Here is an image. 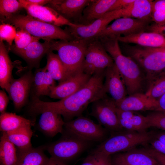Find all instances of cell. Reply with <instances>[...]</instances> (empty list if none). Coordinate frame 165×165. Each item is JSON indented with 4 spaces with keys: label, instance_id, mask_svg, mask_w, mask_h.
Returning <instances> with one entry per match:
<instances>
[{
    "label": "cell",
    "instance_id": "6da1fadb",
    "mask_svg": "<svg viewBox=\"0 0 165 165\" xmlns=\"http://www.w3.org/2000/svg\"><path fill=\"white\" fill-rule=\"evenodd\" d=\"M105 71L92 75L82 88L65 98L55 102L44 101L39 98L32 100L29 112L36 117L43 111H52L61 115L65 122L82 116L89 104L105 96L102 92Z\"/></svg>",
    "mask_w": 165,
    "mask_h": 165
},
{
    "label": "cell",
    "instance_id": "7a4b0ae2",
    "mask_svg": "<svg viewBox=\"0 0 165 165\" xmlns=\"http://www.w3.org/2000/svg\"><path fill=\"white\" fill-rule=\"evenodd\" d=\"M112 58L122 75L129 95L141 92L144 78L139 65L122 53L115 37H105L97 39Z\"/></svg>",
    "mask_w": 165,
    "mask_h": 165
},
{
    "label": "cell",
    "instance_id": "3957f363",
    "mask_svg": "<svg viewBox=\"0 0 165 165\" xmlns=\"http://www.w3.org/2000/svg\"><path fill=\"white\" fill-rule=\"evenodd\" d=\"M2 23L8 24L25 30L32 36L46 40H71L69 32L58 27L35 19L29 15L16 14L8 18L1 20Z\"/></svg>",
    "mask_w": 165,
    "mask_h": 165
},
{
    "label": "cell",
    "instance_id": "277c9868",
    "mask_svg": "<svg viewBox=\"0 0 165 165\" xmlns=\"http://www.w3.org/2000/svg\"><path fill=\"white\" fill-rule=\"evenodd\" d=\"M88 42L74 39L53 41L52 50L57 52L68 78L83 72V63Z\"/></svg>",
    "mask_w": 165,
    "mask_h": 165
},
{
    "label": "cell",
    "instance_id": "5b68a950",
    "mask_svg": "<svg viewBox=\"0 0 165 165\" xmlns=\"http://www.w3.org/2000/svg\"><path fill=\"white\" fill-rule=\"evenodd\" d=\"M124 45L123 50L126 55L132 58L144 69L148 82L165 71V53L159 48L138 45Z\"/></svg>",
    "mask_w": 165,
    "mask_h": 165
},
{
    "label": "cell",
    "instance_id": "8992f818",
    "mask_svg": "<svg viewBox=\"0 0 165 165\" xmlns=\"http://www.w3.org/2000/svg\"><path fill=\"white\" fill-rule=\"evenodd\" d=\"M151 132L122 130L112 133L111 136L93 151L108 156L131 149L136 146L151 141L154 138Z\"/></svg>",
    "mask_w": 165,
    "mask_h": 165
},
{
    "label": "cell",
    "instance_id": "52a82bcc",
    "mask_svg": "<svg viewBox=\"0 0 165 165\" xmlns=\"http://www.w3.org/2000/svg\"><path fill=\"white\" fill-rule=\"evenodd\" d=\"M61 134L58 140L44 148L50 157L65 163L85 151L91 143L64 127Z\"/></svg>",
    "mask_w": 165,
    "mask_h": 165
},
{
    "label": "cell",
    "instance_id": "ba28073f",
    "mask_svg": "<svg viewBox=\"0 0 165 165\" xmlns=\"http://www.w3.org/2000/svg\"><path fill=\"white\" fill-rule=\"evenodd\" d=\"M114 63V61L97 39L89 42L86 47L83 61V72L91 76L104 71Z\"/></svg>",
    "mask_w": 165,
    "mask_h": 165
},
{
    "label": "cell",
    "instance_id": "9c48e42d",
    "mask_svg": "<svg viewBox=\"0 0 165 165\" xmlns=\"http://www.w3.org/2000/svg\"><path fill=\"white\" fill-rule=\"evenodd\" d=\"M123 17V9L108 12L90 24L73 23L66 30L73 39L89 42L95 39L98 35L112 21Z\"/></svg>",
    "mask_w": 165,
    "mask_h": 165
},
{
    "label": "cell",
    "instance_id": "30bf717a",
    "mask_svg": "<svg viewBox=\"0 0 165 165\" xmlns=\"http://www.w3.org/2000/svg\"><path fill=\"white\" fill-rule=\"evenodd\" d=\"M89 115L94 117L101 125L111 133L122 130L119 124L115 102L107 95L92 103Z\"/></svg>",
    "mask_w": 165,
    "mask_h": 165
},
{
    "label": "cell",
    "instance_id": "8fae6325",
    "mask_svg": "<svg viewBox=\"0 0 165 165\" xmlns=\"http://www.w3.org/2000/svg\"><path fill=\"white\" fill-rule=\"evenodd\" d=\"M64 127L86 141L92 142L104 141L108 131L99 124L81 116L76 119L65 122Z\"/></svg>",
    "mask_w": 165,
    "mask_h": 165
},
{
    "label": "cell",
    "instance_id": "7c38bea8",
    "mask_svg": "<svg viewBox=\"0 0 165 165\" xmlns=\"http://www.w3.org/2000/svg\"><path fill=\"white\" fill-rule=\"evenodd\" d=\"M151 21L128 17L119 18L107 26L96 39L105 37L127 36L146 31Z\"/></svg>",
    "mask_w": 165,
    "mask_h": 165
},
{
    "label": "cell",
    "instance_id": "4fadbf2b",
    "mask_svg": "<svg viewBox=\"0 0 165 165\" xmlns=\"http://www.w3.org/2000/svg\"><path fill=\"white\" fill-rule=\"evenodd\" d=\"M34 78L31 70H29L18 79L11 81L7 92L16 111H20L28 103Z\"/></svg>",
    "mask_w": 165,
    "mask_h": 165
},
{
    "label": "cell",
    "instance_id": "5bb4252c",
    "mask_svg": "<svg viewBox=\"0 0 165 165\" xmlns=\"http://www.w3.org/2000/svg\"><path fill=\"white\" fill-rule=\"evenodd\" d=\"M54 40H46L43 42H33L23 49H18L14 45L8 46V50L23 58L27 63L29 70L39 67L40 61L45 55L53 51L52 47Z\"/></svg>",
    "mask_w": 165,
    "mask_h": 165
},
{
    "label": "cell",
    "instance_id": "9a60e30c",
    "mask_svg": "<svg viewBox=\"0 0 165 165\" xmlns=\"http://www.w3.org/2000/svg\"><path fill=\"white\" fill-rule=\"evenodd\" d=\"M105 80L102 92L105 95L109 94L117 105L127 93L123 76L114 63L105 70Z\"/></svg>",
    "mask_w": 165,
    "mask_h": 165
},
{
    "label": "cell",
    "instance_id": "2e32d148",
    "mask_svg": "<svg viewBox=\"0 0 165 165\" xmlns=\"http://www.w3.org/2000/svg\"><path fill=\"white\" fill-rule=\"evenodd\" d=\"M92 0H50L48 6L72 23L78 24L85 8Z\"/></svg>",
    "mask_w": 165,
    "mask_h": 165
},
{
    "label": "cell",
    "instance_id": "e0dca14e",
    "mask_svg": "<svg viewBox=\"0 0 165 165\" xmlns=\"http://www.w3.org/2000/svg\"><path fill=\"white\" fill-rule=\"evenodd\" d=\"M91 76L82 72L71 77L53 88L49 96L60 100L65 98L82 88Z\"/></svg>",
    "mask_w": 165,
    "mask_h": 165
},
{
    "label": "cell",
    "instance_id": "ac0fdd59",
    "mask_svg": "<svg viewBox=\"0 0 165 165\" xmlns=\"http://www.w3.org/2000/svg\"><path fill=\"white\" fill-rule=\"evenodd\" d=\"M28 15L37 19L58 27L70 26L73 24L54 9L48 6L36 5H22Z\"/></svg>",
    "mask_w": 165,
    "mask_h": 165
},
{
    "label": "cell",
    "instance_id": "d6986e66",
    "mask_svg": "<svg viewBox=\"0 0 165 165\" xmlns=\"http://www.w3.org/2000/svg\"><path fill=\"white\" fill-rule=\"evenodd\" d=\"M116 106L118 108L124 111H159L157 100L141 92L127 96Z\"/></svg>",
    "mask_w": 165,
    "mask_h": 165
},
{
    "label": "cell",
    "instance_id": "ffe728a7",
    "mask_svg": "<svg viewBox=\"0 0 165 165\" xmlns=\"http://www.w3.org/2000/svg\"><path fill=\"white\" fill-rule=\"evenodd\" d=\"M116 38L124 43H133L141 46L154 48H165V36L153 32L144 31Z\"/></svg>",
    "mask_w": 165,
    "mask_h": 165
},
{
    "label": "cell",
    "instance_id": "44dd1931",
    "mask_svg": "<svg viewBox=\"0 0 165 165\" xmlns=\"http://www.w3.org/2000/svg\"><path fill=\"white\" fill-rule=\"evenodd\" d=\"M34 75L30 97V100L39 98L40 96H49L52 89L57 85L45 67L37 69Z\"/></svg>",
    "mask_w": 165,
    "mask_h": 165
},
{
    "label": "cell",
    "instance_id": "7402d4cb",
    "mask_svg": "<svg viewBox=\"0 0 165 165\" xmlns=\"http://www.w3.org/2000/svg\"><path fill=\"white\" fill-rule=\"evenodd\" d=\"M116 0H92L85 8L78 24L86 25L112 11Z\"/></svg>",
    "mask_w": 165,
    "mask_h": 165
},
{
    "label": "cell",
    "instance_id": "603a6c76",
    "mask_svg": "<svg viewBox=\"0 0 165 165\" xmlns=\"http://www.w3.org/2000/svg\"><path fill=\"white\" fill-rule=\"evenodd\" d=\"M112 162L123 165H160L145 149H130L116 155Z\"/></svg>",
    "mask_w": 165,
    "mask_h": 165
},
{
    "label": "cell",
    "instance_id": "cb8c5ba5",
    "mask_svg": "<svg viewBox=\"0 0 165 165\" xmlns=\"http://www.w3.org/2000/svg\"><path fill=\"white\" fill-rule=\"evenodd\" d=\"M116 113L121 128L127 131L145 132L149 128L146 116L134 111H124L117 108Z\"/></svg>",
    "mask_w": 165,
    "mask_h": 165
},
{
    "label": "cell",
    "instance_id": "d4e9b609",
    "mask_svg": "<svg viewBox=\"0 0 165 165\" xmlns=\"http://www.w3.org/2000/svg\"><path fill=\"white\" fill-rule=\"evenodd\" d=\"M41 114L38 124L40 131L52 137L62 133L65 122L61 115L51 110L43 111Z\"/></svg>",
    "mask_w": 165,
    "mask_h": 165
},
{
    "label": "cell",
    "instance_id": "484cf974",
    "mask_svg": "<svg viewBox=\"0 0 165 165\" xmlns=\"http://www.w3.org/2000/svg\"><path fill=\"white\" fill-rule=\"evenodd\" d=\"M150 0H134L123 9V17L151 21L152 2Z\"/></svg>",
    "mask_w": 165,
    "mask_h": 165
},
{
    "label": "cell",
    "instance_id": "4316f807",
    "mask_svg": "<svg viewBox=\"0 0 165 165\" xmlns=\"http://www.w3.org/2000/svg\"><path fill=\"white\" fill-rule=\"evenodd\" d=\"M44 146L17 150L16 165H46L49 158L44 152Z\"/></svg>",
    "mask_w": 165,
    "mask_h": 165
},
{
    "label": "cell",
    "instance_id": "83f0119b",
    "mask_svg": "<svg viewBox=\"0 0 165 165\" xmlns=\"http://www.w3.org/2000/svg\"><path fill=\"white\" fill-rule=\"evenodd\" d=\"M8 50L3 42L0 41V86L7 92L13 79L12 72L14 66L9 56Z\"/></svg>",
    "mask_w": 165,
    "mask_h": 165
},
{
    "label": "cell",
    "instance_id": "f1b7e54d",
    "mask_svg": "<svg viewBox=\"0 0 165 165\" xmlns=\"http://www.w3.org/2000/svg\"><path fill=\"white\" fill-rule=\"evenodd\" d=\"M31 125L24 126L6 133L8 139L17 150L28 149L32 147L31 139L33 134Z\"/></svg>",
    "mask_w": 165,
    "mask_h": 165
},
{
    "label": "cell",
    "instance_id": "f546056e",
    "mask_svg": "<svg viewBox=\"0 0 165 165\" xmlns=\"http://www.w3.org/2000/svg\"><path fill=\"white\" fill-rule=\"evenodd\" d=\"M35 120L28 119L15 113L5 112L0 116V130L2 132H7L21 127L33 126Z\"/></svg>",
    "mask_w": 165,
    "mask_h": 165
},
{
    "label": "cell",
    "instance_id": "4dcf8cb0",
    "mask_svg": "<svg viewBox=\"0 0 165 165\" xmlns=\"http://www.w3.org/2000/svg\"><path fill=\"white\" fill-rule=\"evenodd\" d=\"M17 159L15 146L8 139L5 132H2L0 141V165H16Z\"/></svg>",
    "mask_w": 165,
    "mask_h": 165
},
{
    "label": "cell",
    "instance_id": "1f68e13d",
    "mask_svg": "<svg viewBox=\"0 0 165 165\" xmlns=\"http://www.w3.org/2000/svg\"><path fill=\"white\" fill-rule=\"evenodd\" d=\"M45 68L52 77L60 83L68 79L63 64L57 54L51 51L47 54Z\"/></svg>",
    "mask_w": 165,
    "mask_h": 165
},
{
    "label": "cell",
    "instance_id": "d6a6232c",
    "mask_svg": "<svg viewBox=\"0 0 165 165\" xmlns=\"http://www.w3.org/2000/svg\"><path fill=\"white\" fill-rule=\"evenodd\" d=\"M149 84L145 94L150 98L157 100L165 93V71L156 75Z\"/></svg>",
    "mask_w": 165,
    "mask_h": 165
},
{
    "label": "cell",
    "instance_id": "836d02e7",
    "mask_svg": "<svg viewBox=\"0 0 165 165\" xmlns=\"http://www.w3.org/2000/svg\"><path fill=\"white\" fill-rule=\"evenodd\" d=\"M23 8L19 0H0L1 20L7 19L17 14L18 11Z\"/></svg>",
    "mask_w": 165,
    "mask_h": 165
},
{
    "label": "cell",
    "instance_id": "e575fe53",
    "mask_svg": "<svg viewBox=\"0 0 165 165\" xmlns=\"http://www.w3.org/2000/svg\"><path fill=\"white\" fill-rule=\"evenodd\" d=\"M80 165H112L111 156L92 151Z\"/></svg>",
    "mask_w": 165,
    "mask_h": 165
},
{
    "label": "cell",
    "instance_id": "d590c367",
    "mask_svg": "<svg viewBox=\"0 0 165 165\" xmlns=\"http://www.w3.org/2000/svg\"><path fill=\"white\" fill-rule=\"evenodd\" d=\"M151 19L156 24H165V0L152 1Z\"/></svg>",
    "mask_w": 165,
    "mask_h": 165
},
{
    "label": "cell",
    "instance_id": "8d00e7d4",
    "mask_svg": "<svg viewBox=\"0 0 165 165\" xmlns=\"http://www.w3.org/2000/svg\"><path fill=\"white\" fill-rule=\"evenodd\" d=\"M39 38L35 37L27 31L19 29L17 31L14 39L15 47L18 49H23L27 47L31 42L39 41Z\"/></svg>",
    "mask_w": 165,
    "mask_h": 165
},
{
    "label": "cell",
    "instance_id": "74e56055",
    "mask_svg": "<svg viewBox=\"0 0 165 165\" xmlns=\"http://www.w3.org/2000/svg\"><path fill=\"white\" fill-rule=\"evenodd\" d=\"M146 117L149 127H156L165 131V111H152L147 115Z\"/></svg>",
    "mask_w": 165,
    "mask_h": 165
},
{
    "label": "cell",
    "instance_id": "f35d334b",
    "mask_svg": "<svg viewBox=\"0 0 165 165\" xmlns=\"http://www.w3.org/2000/svg\"><path fill=\"white\" fill-rule=\"evenodd\" d=\"M16 32V28L13 25L2 24L0 25V41H6L9 46L12 45Z\"/></svg>",
    "mask_w": 165,
    "mask_h": 165
},
{
    "label": "cell",
    "instance_id": "ab89813d",
    "mask_svg": "<svg viewBox=\"0 0 165 165\" xmlns=\"http://www.w3.org/2000/svg\"><path fill=\"white\" fill-rule=\"evenodd\" d=\"M145 149L157 160L160 165H165V155L156 151L152 148Z\"/></svg>",
    "mask_w": 165,
    "mask_h": 165
},
{
    "label": "cell",
    "instance_id": "60d3db41",
    "mask_svg": "<svg viewBox=\"0 0 165 165\" xmlns=\"http://www.w3.org/2000/svg\"><path fill=\"white\" fill-rule=\"evenodd\" d=\"M10 100L9 96L4 90H0V112L1 114L6 112L7 105Z\"/></svg>",
    "mask_w": 165,
    "mask_h": 165
},
{
    "label": "cell",
    "instance_id": "b9f144b4",
    "mask_svg": "<svg viewBox=\"0 0 165 165\" xmlns=\"http://www.w3.org/2000/svg\"><path fill=\"white\" fill-rule=\"evenodd\" d=\"M146 31L155 32L165 36V24H158L153 23L148 26Z\"/></svg>",
    "mask_w": 165,
    "mask_h": 165
},
{
    "label": "cell",
    "instance_id": "7bdbcfd3",
    "mask_svg": "<svg viewBox=\"0 0 165 165\" xmlns=\"http://www.w3.org/2000/svg\"><path fill=\"white\" fill-rule=\"evenodd\" d=\"M133 1L134 0H116L112 7V11L123 9Z\"/></svg>",
    "mask_w": 165,
    "mask_h": 165
},
{
    "label": "cell",
    "instance_id": "ee69618b",
    "mask_svg": "<svg viewBox=\"0 0 165 165\" xmlns=\"http://www.w3.org/2000/svg\"><path fill=\"white\" fill-rule=\"evenodd\" d=\"M152 148L159 152L165 155V145L156 138L151 141Z\"/></svg>",
    "mask_w": 165,
    "mask_h": 165
},
{
    "label": "cell",
    "instance_id": "f6af8a7d",
    "mask_svg": "<svg viewBox=\"0 0 165 165\" xmlns=\"http://www.w3.org/2000/svg\"><path fill=\"white\" fill-rule=\"evenodd\" d=\"M22 5H36L43 6L49 4L50 0H19Z\"/></svg>",
    "mask_w": 165,
    "mask_h": 165
},
{
    "label": "cell",
    "instance_id": "bcb514c9",
    "mask_svg": "<svg viewBox=\"0 0 165 165\" xmlns=\"http://www.w3.org/2000/svg\"><path fill=\"white\" fill-rule=\"evenodd\" d=\"M159 111H165V93L157 100Z\"/></svg>",
    "mask_w": 165,
    "mask_h": 165
},
{
    "label": "cell",
    "instance_id": "7dc6e473",
    "mask_svg": "<svg viewBox=\"0 0 165 165\" xmlns=\"http://www.w3.org/2000/svg\"><path fill=\"white\" fill-rule=\"evenodd\" d=\"M46 165H67L66 163L50 157Z\"/></svg>",
    "mask_w": 165,
    "mask_h": 165
},
{
    "label": "cell",
    "instance_id": "c3c4849f",
    "mask_svg": "<svg viewBox=\"0 0 165 165\" xmlns=\"http://www.w3.org/2000/svg\"><path fill=\"white\" fill-rule=\"evenodd\" d=\"M156 138L165 145V132L157 134L156 136Z\"/></svg>",
    "mask_w": 165,
    "mask_h": 165
},
{
    "label": "cell",
    "instance_id": "681fc988",
    "mask_svg": "<svg viewBox=\"0 0 165 165\" xmlns=\"http://www.w3.org/2000/svg\"><path fill=\"white\" fill-rule=\"evenodd\" d=\"M112 165H123L112 162Z\"/></svg>",
    "mask_w": 165,
    "mask_h": 165
},
{
    "label": "cell",
    "instance_id": "f907efd6",
    "mask_svg": "<svg viewBox=\"0 0 165 165\" xmlns=\"http://www.w3.org/2000/svg\"><path fill=\"white\" fill-rule=\"evenodd\" d=\"M160 50H161L163 51V52H164V53H165V48H159Z\"/></svg>",
    "mask_w": 165,
    "mask_h": 165
}]
</instances>
